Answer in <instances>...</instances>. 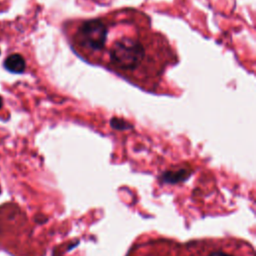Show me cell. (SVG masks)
<instances>
[{"label":"cell","instance_id":"cell-2","mask_svg":"<svg viewBox=\"0 0 256 256\" xmlns=\"http://www.w3.org/2000/svg\"><path fill=\"white\" fill-rule=\"evenodd\" d=\"M65 33L72 50L84 61L101 65L108 33V17L68 22Z\"/></svg>","mask_w":256,"mask_h":256},{"label":"cell","instance_id":"cell-6","mask_svg":"<svg viewBox=\"0 0 256 256\" xmlns=\"http://www.w3.org/2000/svg\"><path fill=\"white\" fill-rule=\"evenodd\" d=\"M0 54H1V51H0Z\"/></svg>","mask_w":256,"mask_h":256},{"label":"cell","instance_id":"cell-4","mask_svg":"<svg viewBox=\"0 0 256 256\" xmlns=\"http://www.w3.org/2000/svg\"><path fill=\"white\" fill-rule=\"evenodd\" d=\"M209 256H232L231 254L225 252V251H220V250H217V251H213L209 254Z\"/></svg>","mask_w":256,"mask_h":256},{"label":"cell","instance_id":"cell-5","mask_svg":"<svg viewBox=\"0 0 256 256\" xmlns=\"http://www.w3.org/2000/svg\"><path fill=\"white\" fill-rule=\"evenodd\" d=\"M2 106H3V99H2V97L0 96V109L2 108Z\"/></svg>","mask_w":256,"mask_h":256},{"label":"cell","instance_id":"cell-3","mask_svg":"<svg viewBox=\"0 0 256 256\" xmlns=\"http://www.w3.org/2000/svg\"><path fill=\"white\" fill-rule=\"evenodd\" d=\"M4 68L12 73L20 74L24 72L26 63L24 58L20 54H11L4 61Z\"/></svg>","mask_w":256,"mask_h":256},{"label":"cell","instance_id":"cell-1","mask_svg":"<svg viewBox=\"0 0 256 256\" xmlns=\"http://www.w3.org/2000/svg\"><path fill=\"white\" fill-rule=\"evenodd\" d=\"M108 33L102 67L146 91H154L177 53L168 39L151 28L140 11L125 9L107 14Z\"/></svg>","mask_w":256,"mask_h":256}]
</instances>
